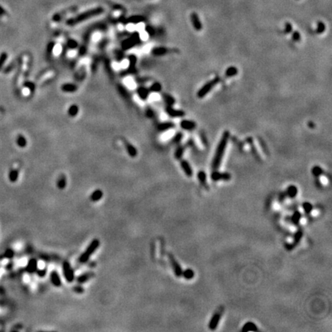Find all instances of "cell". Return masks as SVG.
I'll return each instance as SVG.
<instances>
[{
    "label": "cell",
    "instance_id": "obj_14",
    "mask_svg": "<svg viewBox=\"0 0 332 332\" xmlns=\"http://www.w3.org/2000/svg\"><path fill=\"white\" fill-rule=\"evenodd\" d=\"M95 277V273L92 272V271L83 273V274H80V275H79L76 277V282H77V283H79V285H82V284H84L85 283V282H89L90 279H92V277Z\"/></svg>",
    "mask_w": 332,
    "mask_h": 332
},
{
    "label": "cell",
    "instance_id": "obj_41",
    "mask_svg": "<svg viewBox=\"0 0 332 332\" xmlns=\"http://www.w3.org/2000/svg\"><path fill=\"white\" fill-rule=\"evenodd\" d=\"M145 116L148 119H154L155 117V112L151 108L147 107L146 109H145Z\"/></svg>",
    "mask_w": 332,
    "mask_h": 332
},
{
    "label": "cell",
    "instance_id": "obj_20",
    "mask_svg": "<svg viewBox=\"0 0 332 332\" xmlns=\"http://www.w3.org/2000/svg\"><path fill=\"white\" fill-rule=\"evenodd\" d=\"M221 312H217L214 314V316L212 317V320H211L210 323H209V328L211 330H215V328L218 326V323L220 321V319L221 317Z\"/></svg>",
    "mask_w": 332,
    "mask_h": 332
},
{
    "label": "cell",
    "instance_id": "obj_11",
    "mask_svg": "<svg viewBox=\"0 0 332 332\" xmlns=\"http://www.w3.org/2000/svg\"><path fill=\"white\" fill-rule=\"evenodd\" d=\"M197 124H196L195 122L192 120H189V119H183L180 122V127L182 129L186 131H188V132H191L193 131L196 128Z\"/></svg>",
    "mask_w": 332,
    "mask_h": 332
},
{
    "label": "cell",
    "instance_id": "obj_44",
    "mask_svg": "<svg viewBox=\"0 0 332 332\" xmlns=\"http://www.w3.org/2000/svg\"><path fill=\"white\" fill-rule=\"evenodd\" d=\"M24 87L27 88V89H29V91L31 92H34L36 90V85L33 82H30V81H26V82H24Z\"/></svg>",
    "mask_w": 332,
    "mask_h": 332
},
{
    "label": "cell",
    "instance_id": "obj_21",
    "mask_svg": "<svg viewBox=\"0 0 332 332\" xmlns=\"http://www.w3.org/2000/svg\"><path fill=\"white\" fill-rule=\"evenodd\" d=\"M181 168H182L183 172H185V174L187 175L188 177H191L193 175V170L192 168H191V165H190V164L188 163V161L185 160V159H183V160L181 161Z\"/></svg>",
    "mask_w": 332,
    "mask_h": 332
},
{
    "label": "cell",
    "instance_id": "obj_35",
    "mask_svg": "<svg viewBox=\"0 0 332 332\" xmlns=\"http://www.w3.org/2000/svg\"><path fill=\"white\" fill-rule=\"evenodd\" d=\"M258 331V328L255 326V324L251 323V322H248L247 323L245 326L242 328V331Z\"/></svg>",
    "mask_w": 332,
    "mask_h": 332
},
{
    "label": "cell",
    "instance_id": "obj_58",
    "mask_svg": "<svg viewBox=\"0 0 332 332\" xmlns=\"http://www.w3.org/2000/svg\"><path fill=\"white\" fill-rule=\"evenodd\" d=\"M201 137V140H202V143L205 145L207 144V139H206V137H205V134H201L200 135Z\"/></svg>",
    "mask_w": 332,
    "mask_h": 332
},
{
    "label": "cell",
    "instance_id": "obj_31",
    "mask_svg": "<svg viewBox=\"0 0 332 332\" xmlns=\"http://www.w3.org/2000/svg\"><path fill=\"white\" fill-rule=\"evenodd\" d=\"M66 185H67L66 177H65L64 175H62L59 177L58 181H57V187H58L59 189L63 190L64 188L66 187Z\"/></svg>",
    "mask_w": 332,
    "mask_h": 332
},
{
    "label": "cell",
    "instance_id": "obj_53",
    "mask_svg": "<svg viewBox=\"0 0 332 332\" xmlns=\"http://www.w3.org/2000/svg\"><path fill=\"white\" fill-rule=\"evenodd\" d=\"M292 39L295 42H298L301 39V34H300L299 32L295 31L292 34Z\"/></svg>",
    "mask_w": 332,
    "mask_h": 332
},
{
    "label": "cell",
    "instance_id": "obj_9",
    "mask_svg": "<svg viewBox=\"0 0 332 332\" xmlns=\"http://www.w3.org/2000/svg\"><path fill=\"white\" fill-rule=\"evenodd\" d=\"M212 178L213 181H219V180H223V181H229L231 179V175L228 172H219L215 171L212 174Z\"/></svg>",
    "mask_w": 332,
    "mask_h": 332
},
{
    "label": "cell",
    "instance_id": "obj_23",
    "mask_svg": "<svg viewBox=\"0 0 332 332\" xmlns=\"http://www.w3.org/2000/svg\"><path fill=\"white\" fill-rule=\"evenodd\" d=\"M103 197V191L101 189H96L91 193L90 200L93 202H97L101 200Z\"/></svg>",
    "mask_w": 332,
    "mask_h": 332
},
{
    "label": "cell",
    "instance_id": "obj_55",
    "mask_svg": "<svg viewBox=\"0 0 332 332\" xmlns=\"http://www.w3.org/2000/svg\"><path fill=\"white\" fill-rule=\"evenodd\" d=\"M303 208H304V211H305L306 212H308V213L311 212V210H312V205H311L310 203H308V202H305V203L303 205Z\"/></svg>",
    "mask_w": 332,
    "mask_h": 332
},
{
    "label": "cell",
    "instance_id": "obj_27",
    "mask_svg": "<svg viewBox=\"0 0 332 332\" xmlns=\"http://www.w3.org/2000/svg\"><path fill=\"white\" fill-rule=\"evenodd\" d=\"M185 151H186V147L184 145H178L175 151V158L177 160H180L182 158L184 155Z\"/></svg>",
    "mask_w": 332,
    "mask_h": 332
},
{
    "label": "cell",
    "instance_id": "obj_60",
    "mask_svg": "<svg viewBox=\"0 0 332 332\" xmlns=\"http://www.w3.org/2000/svg\"><path fill=\"white\" fill-rule=\"evenodd\" d=\"M311 212H311V215H312V216H317V215H318V214H319L318 211L315 210V209H314V210H311Z\"/></svg>",
    "mask_w": 332,
    "mask_h": 332
},
{
    "label": "cell",
    "instance_id": "obj_25",
    "mask_svg": "<svg viewBox=\"0 0 332 332\" xmlns=\"http://www.w3.org/2000/svg\"><path fill=\"white\" fill-rule=\"evenodd\" d=\"M19 175H20V172L18 169H11L9 173V180L10 182L15 183L18 181Z\"/></svg>",
    "mask_w": 332,
    "mask_h": 332
},
{
    "label": "cell",
    "instance_id": "obj_22",
    "mask_svg": "<svg viewBox=\"0 0 332 332\" xmlns=\"http://www.w3.org/2000/svg\"><path fill=\"white\" fill-rule=\"evenodd\" d=\"M124 146H125V149L127 151L128 154L130 157L132 158H135L138 155V151H137L136 148H135L134 145H132L131 143L128 142H124Z\"/></svg>",
    "mask_w": 332,
    "mask_h": 332
},
{
    "label": "cell",
    "instance_id": "obj_34",
    "mask_svg": "<svg viewBox=\"0 0 332 332\" xmlns=\"http://www.w3.org/2000/svg\"><path fill=\"white\" fill-rule=\"evenodd\" d=\"M128 59H129V67L131 68H135L136 67V63H137V57L136 55H134V54H131L128 56Z\"/></svg>",
    "mask_w": 332,
    "mask_h": 332
},
{
    "label": "cell",
    "instance_id": "obj_28",
    "mask_svg": "<svg viewBox=\"0 0 332 332\" xmlns=\"http://www.w3.org/2000/svg\"><path fill=\"white\" fill-rule=\"evenodd\" d=\"M104 64H105V71H106L107 74L108 75V76H109L111 79H113V78H114V74H113V71H112V68H111V63H110V61L108 59H105Z\"/></svg>",
    "mask_w": 332,
    "mask_h": 332
},
{
    "label": "cell",
    "instance_id": "obj_1",
    "mask_svg": "<svg viewBox=\"0 0 332 332\" xmlns=\"http://www.w3.org/2000/svg\"><path fill=\"white\" fill-rule=\"evenodd\" d=\"M230 138V132L226 130L222 133L220 141L215 150V155H214L213 161H212V168L214 170H217L219 168L221 162L224 157L226 147H227L228 141Z\"/></svg>",
    "mask_w": 332,
    "mask_h": 332
},
{
    "label": "cell",
    "instance_id": "obj_45",
    "mask_svg": "<svg viewBox=\"0 0 332 332\" xmlns=\"http://www.w3.org/2000/svg\"><path fill=\"white\" fill-rule=\"evenodd\" d=\"M297 193H298V189H297V188L295 186H290L289 188H288V194L290 197H295L297 194Z\"/></svg>",
    "mask_w": 332,
    "mask_h": 332
},
{
    "label": "cell",
    "instance_id": "obj_57",
    "mask_svg": "<svg viewBox=\"0 0 332 332\" xmlns=\"http://www.w3.org/2000/svg\"><path fill=\"white\" fill-rule=\"evenodd\" d=\"M135 80L138 83H145L148 82V81H149L148 80V78H138V79H136Z\"/></svg>",
    "mask_w": 332,
    "mask_h": 332
},
{
    "label": "cell",
    "instance_id": "obj_26",
    "mask_svg": "<svg viewBox=\"0 0 332 332\" xmlns=\"http://www.w3.org/2000/svg\"><path fill=\"white\" fill-rule=\"evenodd\" d=\"M238 73V70L235 66H229L225 70V76L228 78H231L236 76Z\"/></svg>",
    "mask_w": 332,
    "mask_h": 332
},
{
    "label": "cell",
    "instance_id": "obj_59",
    "mask_svg": "<svg viewBox=\"0 0 332 332\" xmlns=\"http://www.w3.org/2000/svg\"><path fill=\"white\" fill-rule=\"evenodd\" d=\"M301 236H302V232H301V231H298V232L296 234V238H295V240H296V242H298V241H299V239L301 238Z\"/></svg>",
    "mask_w": 332,
    "mask_h": 332
},
{
    "label": "cell",
    "instance_id": "obj_2",
    "mask_svg": "<svg viewBox=\"0 0 332 332\" xmlns=\"http://www.w3.org/2000/svg\"><path fill=\"white\" fill-rule=\"evenodd\" d=\"M100 246V241L98 239L95 238L92 241V242L89 243V245H88V247L86 248L85 250L83 251L82 255L79 256V261L82 264H85V263L88 262L89 260L90 259L91 256L96 251V250L99 248Z\"/></svg>",
    "mask_w": 332,
    "mask_h": 332
},
{
    "label": "cell",
    "instance_id": "obj_37",
    "mask_svg": "<svg viewBox=\"0 0 332 332\" xmlns=\"http://www.w3.org/2000/svg\"><path fill=\"white\" fill-rule=\"evenodd\" d=\"M311 172H312L313 175H314L315 177H320L321 176L322 174H323V170H322V168L321 167L316 165L312 168Z\"/></svg>",
    "mask_w": 332,
    "mask_h": 332
},
{
    "label": "cell",
    "instance_id": "obj_36",
    "mask_svg": "<svg viewBox=\"0 0 332 332\" xmlns=\"http://www.w3.org/2000/svg\"><path fill=\"white\" fill-rule=\"evenodd\" d=\"M183 138V133L181 132H178L174 135V137L172 138V142L174 144H179L181 142V141Z\"/></svg>",
    "mask_w": 332,
    "mask_h": 332
},
{
    "label": "cell",
    "instance_id": "obj_3",
    "mask_svg": "<svg viewBox=\"0 0 332 332\" xmlns=\"http://www.w3.org/2000/svg\"><path fill=\"white\" fill-rule=\"evenodd\" d=\"M220 80H221L220 78L218 77V76H217V77L212 79V80L207 82L203 86H202V87H201L200 89H199V91H198V92H197L198 98H203L204 97L206 96L208 94L209 92H210L211 91H212V89H213L214 88H215V86H216L220 82Z\"/></svg>",
    "mask_w": 332,
    "mask_h": 332
},
{
    "label": "cell",
    "instance_id": "obj_15",
    "mask_svg": "<svg viewBox=\"0 0 332 332\" xmlns=\"http://www.w3.org/2000/svg\"><path fill=\"white\" fill-rule=\"evenodd\" d=\"M175 124L174 122H160V123L158 124L157 126H156V129H157V130L159 131V132H167V131L170 130V129H173V128H175Z\"/></svg>",
    "mask_w": 332,
    "mask_h": 332
},
{
    "label": "cell",
    "instance_id": "obj_61",
    "mask_svg": "<svg viewBox=\"0 0 332 332\" xmlns=\"http://www.w3.org/2000/svg\"><path fill=\"white\" fill-rule=\"evenodd\" d=\"M6 13V11L4 10V9H3V8L2 7V6H0V16H2V15H5Z\"/></svg>",
    "mask_w": 332,
    "mask_h": 332
},
{
    "label": "cell",
    "instance_id": "obj_17",
    "mask_svg": "<svg viewBox=\"0 0 332 332\" xmlns=\"http://www.w3.org/2000/svg\"><path fill=\"white\" fill-rule=\"evenodd\" d=\"M191 21L192 23L193 27L196 31H201L202 28V22H201L200 19H199V15L195 12H192L191 15Z\"/></svg>",
    "mask_w": 332,
    "mask_h": 332
},
{
    "label": "cell",
    "instance_id": "obj_40",
    "mask_svg": "<svg viewBox=\"0 0 332 332\" xmlns=\"http://www.w3.org/2000/svg\"><path fill=\"white\" fill-rule=\"evenodd\" d=\"M55 43L54 42H50L48 44L47 48H46V55H47V56H51L54 49H55Z\"/></svg>",
    "mask_w": 332,
    "mask_h": 332
},
{
    "label": "cell",
    "instance_id": "obj_62",
    "mask_svg": "<svg viewBox=\"0 0 332 332\" xmlns=\"http://www.w3.org/2000/svg\"><path fill=\"white\" fill-rule=\"evenodd\" d=\"M308 127L311 128V129H314V128L315 127V124L312 122H309L308 123Z\"/></svg>",
    "mask_w": 332,
    "mask_h": 332
},
{
    "label": "cell",
    "instance_id": "obj_8",
    "mask_svg": "<svg viewBox=\"0 0 332 332\" xmlns=\"http://www.w3.org/2000/svg\"><path fill=\"white\" fill-rule=\"evenodd\" d=\"M169 261H170V264L172 265V269L174 270V272L175 274L177 277H181L182 275V269H181V266L178 264V261L175 260V258H174L173 255H169Z\"/></svg>",
    "mask_w": 332,
    "mask_h": 332
},
{
    "label": "cell",
    "instance_id": "obj_50",
    "mask_svg": "<svg viewBox=\"0 0 332 332\" xmlns=\"http://www.w3.org/2000/svg\"><path fill=\"white\" fill-rule=\"evenodd\" d=\"M72 290L77 294H82L84 293L85 289L82 285L79 284L78 285H75L74 287H72Z\"/></svg>",
    "mask_w": 332,
    "mask_h": 332
},
{
    "label": "cell",
    "instance_id": "obj_16",
    "mask_svg": "<svg viewBox=\"0 0 332 332\" xmlns=\"http://www.w3.org/2000/svg\"><path fill=\"white\" fill-rule=\"evenodd\" d=\"M168 52L169 49L165 47V46H157V47L152 48L151 50V54L155 56H163V55L168 53Z\"/></svg>",
    "mask_w": 332,
    "mask_h": 332
},
{
    "label": "cell",
    "instance_id": "obj_43",
    "mask_svg": "<svg viewBox=\"0 0 332 332\" xmlns=\"http://www.w3.org/2000/svg\"><path fill=\"white\" fill-rule=\"evenodd\" d=\"M15 65H16V62H15H15H11V63L9 64V65H8L7 66H6V68H4V69H3V72H4L5 74H7V73H9V72H12V70H13L14 68H15Z\"/></svg>",
    "mask_w": 332,
    "mask_h": 332
},
{
    "label": "cell",
    "instance_id": "obj_30",
    "mask_svg": "<svg viewBox=\"0 0 332 332\" xmlns=\"http://www.w3.org/2000/svg\"><path fill=\"white\" fill-rule=\"evenodd\" d=\"M79 106H78L77 105H76V104H74V105H72L71 106L68 108V114L71 117H76L78 115V113H79Z\"/></svg>",
    "mask_w": 332,
    "mask_h": 332
},
{
    "label": "cell",
    "instance_id": "obj_56",
    "mask_svg": "<svg viewBox=\"0 0 332 332\" xmlns=\"http://www.w3.org/2000/svg\"><path fill=\"white\" fill-rule=\"evenodd\" d=\"M300 218H301V214H300L299 212H295V213L294 214L293 217H292V219H293V221H295V222H298L300 220Z\"/></svg>",
    "mask_w": 332,
    "mask_h": 332
},
{
    "label": "cell",
    "instance_id": "obj_4",
    "mask_svg": "<svg viewBox=\"0 0 332 332\" xmlns=\"http://www.w3.org/2000/svg\"><path fill=\"white\" fill-rule=\"evenodd\" d=\"M101 12H102V9H93V10L88 11V12H84V13L78 15V16H76V18L72 19V20L67 21V24L69 25H75V24H77V23H79V22H83V21L88 20V19L90 18V17L95 16V15L101 13Z\"/></svg>",
    "mask_w": 332,
    "mask_h": 332
},
{
    "label": "cell",
    "instance_id": "obj_49",
    "mask_svg": "<svg viewBox=\"0 0 332 332\" xmlns=\"http://www.w3.org/2000/svg\"><path fill=\"white\" fill-rule=\"evenodd\" d=\"M36 273L39 277H42H42H45V276H46V274H47V269H46V268H44V269H38Z\"/></svg>",
    "mask_w": 332,
    "mask_h": 332
},
{
    "label": "cell",
    "instance_id": "obj_46",
    "mask_svg": "<svg viewBox=\"0 0 332 332\" xmlns=\"http://www.w3.org/2000/svg\"><path fill=\"white\" fill-rule=\"evenodd\" d=\"M115 55H116V59L117 61L121 62L124 59V52L123 50H116L115 52Z\"/></svg>",
    "mask_w": 332,
    "mask_h": 332
},
{
    "label": "cell",
    "instance_id": "obj_18",
    "mask_svg": "<svg viewBox=\"0 0 332 332\" xmlns=\"http://www.w3.org/2000/svg\"><path fill=\"white\" fill-rule=\"evenodd\" d=\"M77 89V85L74 84V83H65L61 86V90L66 93H73V92H76Z\"/></svg>",
    "mask_w": 332,
    "mask_h": 332
},
{
    "label": "cell",
    "instance_id": "obj_19",
    "mask_svg": "<svg viewBox=\"0 0 332 332\" xmlns=\"http://www.w3.org/2000/svg\"><path fill=\"white\" fill-rule=\"evenodd\" d=\"M117 90L119 92V93L120 94L122 98H124V99L127 100V101H130L131 100V95L129 92V91L127 90L125 87L122 84H118L117 85Z\"/></svg>",
    "mask_w": 332,
    "mask_h": 332
},
{
    "label": "cell",
    "instance_id": "obj_47",
    "mask_svg": "<svg viewBox=\"0 0 332 332\" xmlns=\"http://www.w3.org/2000/svg\"><path fill=\"white\" fill-rule=\"evenodd\" d=\"M14 255H15V252L11 248L6 249V251H5V258H8V259H12V258H13Z\"/></svg>",
    "mask_w": 332,
    "mask_h": 332
},
{
    "label": "cell",
    "instance_id": "obj_54",
    "mask_svg": "<svg viewBox=\"0 0 332 332\" xmlns=\"http://www.w3.org/2000/svg\"><path fill=\"white\" fill-rule=\"evenodd\" d=\"M292 32V25L290 22H286L285 23V33L288 34Z\"/></svg>",
    "mask_w": 332,
    "mask_h": 332
},
{
    "label": "cell",
    "instance_id": "obj_32",
    "mask_svg": "<svg viewBox=\"0 0 332 332\" xmlns=\"http://www.w3.org/2000/svg\"><path fill=\"white\" fill-rule=\"evenodd\" d=\"M16 144L20 148H25L27 145V139L22 135H19L16 138Z\"/></svg>",
    "mask_w": 332,
    "mask_h": 332
},
{
    "label": "cell",
    "instance_id": "obj_48",
    "mask_svg": "<svg viewBox=\"0 0 332 332\" xmlns=\"http://www.w3.org/2000/svg\"><path fill=\"white\" fill-rule=\"evenodd\" d=\"M145 30L149 36H153L155 34V29L154 28V27L151 26V25H148V26L145 27Z\"/></svg>",
    "mask_w": 332,
    "mask_h": 332
},
{
    "label": "cell",
    "instance_id": "obj_5",
    "mask_svg": "<svg viewBox=\"0 0 332 332\" xmlns=\"http://www.w3.org/2000/svg\"><path fill=\"white\" fill-rule=\"evenodd\" d=\"M141 42V38H140V34L137 32L133 33L131 36L128 39H124L122 43V49L123 51L129 50L132 48L135 47L137 45L139 44Z\"/></svg>",
    "mask_w": 332,
    "mask_h": 332
},
{
    "label": "cell",
    "instance_id": "obj_38",
    "mask_svg": "<svg viewBox=\"0 0 332 332\" xmlns=\"http://www.w3.org/2000/svg\"><path fill=\"white\" fill-rule=\"evenodd\" d=\"M198 178L200 181V182L202 183L203 186H206V178L207 175L205 174V172L204 171H200V172L198 173Z\"/></svg>",
    "mask_w": 332,
    "mask_h": 332
},
{
    "label": "cell",
    "instance_id": "obj_6",
    "mask_svg": "<svg viewBox=\"0 0 332 332\" xmlns=\"http://www.w3.org/2000/svg\"><path fill=\"white\" fill-rule=\"evenodd\" d=\"M62 271H63L64 277H65V280L67 282H69V283L74 282L75 273L68 261H64L63 264H62Z\"/></svg>",
    "mask_w": 332,
    "mask_h": 332
},
{
    "label": "cell",
    "instance_id": "obj_10",
    "mask_svg": "<svg viewBox=\"0 0 332 332\" xmlns=\"http://www.w3.org/2000/svg\"><path fill=\"white\" fill-rule=\"evenodd\" d=\"M136 93L138 96L139 97L140 99L142 100V101H146L151 92H150L148 88L145 87L144 85H141L138 86L136 89Z\"/></svg>",
    "mask_w": 332,
    "mask_h": 332
},
{
    "label": "cell",
    "instance_id": "obj_24",
    "mask_svg": "<svg viewBox=\"0 0 332 332\" xmlns=\"http://www.w3.org/2000/svg\"><path fill=\"white\" fill-rule=\"evenodd\" d=\"M162 98H163V101L165 102L166 105H169V106H173L175 103V98L172 96V95L168 93H163L162 95Z\"/></svg>",
    "mask_w": 332,
    "mask_h": 332
},
{
    "label": "cell",
    "instance_id": "obj_33",
    "mask_svg": "<svg viewBox=\"0 0 332 332\" xmlns=\"http://www.w3.org/2000/svg\"><path fill=\"white\" fill-rule=\"evenodd\" d=\"M66 47L69 49H76L79 47V43L73 39H68L66 42Z\"/></svg>",
    "mask_w": 332,
    "mask_h": 332
},
{
    "label": "cell",
    "instance_id": "obj_29",
    "mask_svg": "<svg viewBox=\"0 0 332 332\" xmlns=\"http://www.w3.org/2000/svg\"><path fill=\"white\" fill-rule=\"evenodd\" d=\"M150 92H154V93H158V92H160L162 89V84L159 82H155L153 84H151V85L148 88Z\"/></svg>",
    "mask_w": 332,
    "mask_h": 332
},
{
    "label": "cell",
    "instance_id": "obj_7",
    "mask_svg": "<svg viewBox=\"0 0 332 332\" xmlns=\"http://www.w3.org/2000/svg\"><path fill=\"white\" fill-rule=\"evenodd\" d=\"M165 111L171 118H181L186 116V112L183 110L176 109L173 108V106H169V105H166Z\"/></svg>",
    "mask_w": 332,
    "mask_h": 332
},
{
    "label": "cell",
    "instance_id": "obj_42",
    "mask_svg": "<svg viewBox=\"0 0 332 332\" xmlns=\"http://www.w3.org/2000/svg\"><path fill=\"white\" fill-rule=\"evenodd\" d=\"M325 28H326V26H325V23H324L323 22H317V28H316V32H317V34H321V33H323L325 31Z\"/></svg>",
    "mask_w": 332,
    "mask_h": 332
},
{
    "label": "cell",
    "instance_id": "obj_13",
    "mask_svg": "<svg viewBox=\"0 0 332 332\" xmlns=\"http://www.w3.org/2000/svg\"><path fill=\"white\" fill-rule=\"evenodd\" d=\"M50 280L52 285L55 287H61L62 286V281L60 277L59 274L56 270H53L50 273Z\"/></svg>",
    "mask_w": 332,
    "mask_h": 332
},
{
    "label": "cell",
    "instance_id": "obj_12",
    "mask_svg": "<svg viewBox=\"0 0 332 332\" xmlns=\"http://www.w3.org/2000/svg\"><path fill=\"white\" fill-rule=\"evenodd\" d=\"M38 269V261L36 258H31L27 263L25 271L28 274H35Z\"/></svg>",
    "mask_w": 332,
    "mask_h": 332
},
{
    "label": "cell",
    "instance_id": "obj_52",
    "mask_svg": "<svg viewBox=\"0 0 332 332\" xmlns=\"http://www.w3.org/2000/svg\"><path fill=\"white\" fill-rule=\"evenodd\" d=\"M142 21L143 19L141 16H133L129 19V22H130V23H138V22H141Z\"/></svg>",
    "mask_w": 332,
    "mask_h": 332
},
{
    "label": "cell",
    "instance_id": "obj_51",
    "mask_svg": "<svg viewBox=\"0 0 332 332\" xmlns=\"http://www.w3.org/2000/svg\"><path fill=\"white\" fill-rule=\"evenodd\" d=\"M182 274L186 279H191L194 277V272H193L192 270L191 269H187Z\"/></svg>",
    "mask_w": 332,
    "mask_h": 332
},
{
    "label": "cell",
    "instance_id": "obj_39",
    "mask_svg": "<svg viewBox=\"0 0 332 332\" xmlns=\"http://www.w3.org/2000/svg\"><path fill=\"white\" fill-rule=\"evenodd\" d=\"M8 59V53L6 52H3L0 54V71L2 69L3 65H4L5 62H6Z\"/></svg>",
    "mask_w": 332,
    "mask_h": 332
}]
</instances>
